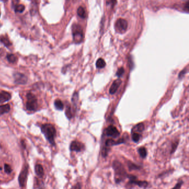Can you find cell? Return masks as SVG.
<instances>
[{
  "instance_id": "obj_36",
  "label": "cell",
  "mask_w": 189,
  "mask_h": 189,
  "mask_svg": "<svg viewBox=\"0 0 189 189\" xmlns=\"http://www.w3.org/2000/svg\"><path fill=\"white\" fill-rule=\"evenodd\" d=\"M21 144L22 146L24 148V149H26V143H25V141L24 140H21Z\"/></svg>"
},
{
  "instance_id": "obj_17",
  "label": "cell",
  "mask_w": 189,
  "mask_h": 189,
  "mask_svg": "<svg viewBox=\"0 0 189 189\" xmlns=\"http://www.w3.org/2000/svg\"><path fill=\"white\" fill-rule=\"evenodd\" d=\"M0 42L3 43L7 47H9L12 45V43H11V42L9 41L8 37L5 35L0 36Z\"/></svg>"
},
{
  "instance_id": "obj_8",
  "label": "cell",
  "mask_w": 189,
  "mask_h": 189,
  "mask_svg": "<svg viewBox=\"0 0 189 189\" xmlns=\"http://www.w3.org/2000/svg\"><path fill=\"white\" fill-rule=\"evenodd\" d=\"M105 134L106 136L113 137L114 138H117L120 136V133L118 130L113 125H109L106 128L105 130Z\"/></svg>"
},
{
  "instance_id": "obj_14",
  "label": "cell",
  "mask_w": 189,
  "mask_h": 189,
  "mask_svg": "<svg viewBox=\"0 0 189 189\" xmlns=\"http://www.w3.org/2000/svg\"><path fill=\"white\" fill-rule=\"evenodd\" d=\"M136 179H134L132 180H129V183L131 184H135V185H138L141 187H146L148 185V182L145 181H138Z\"/></svg>"
},
{
  "instance_id": "obj_33",
  "label": "cell",
  "mask_w": 189,
  "mask_h": 189,
  "mask_svg": "<svg viewBox=\"0 0 189 189\" xmlns=\"http://www.w3.org/2000/svg\"><path fill=\"white\" fill-rule=\"evenodd\" d=\"M129 66H130V69H133L134 67V63H133V60L132 59V58H129Z\"/></svg>"
},
{
  "instance_id": "obj_31",
  "label": "cell",
  "mask_w": 189,
  "mask_h": 189,
  "mask_svg": "<svg viewBox=\"0 0 189 189\" xmlns=\"http://www.w3.org/2000/svg\"><path fill=\"white\" fill-rule=\"evenodd\" d=\"M117 3V0H106V4L112 6V7H114Z\"/></svg>"
},
{
  "instance_id": "obj_9",
  "label": "cell",
  "mask_w": 189,
  "mask_h": 189,
  "mask_svg": "<svg viewBox=\"0 0 189 189\" xmlns=\"http://www.w3.org/2000/svg\"><path fill=\"white\" fill-rule=\"evenodd\" d=\"M69 149H70V150L72 151L80 152L85 149V146L83 143L76 141V140H74L71 143Z\"/></svg>"
},
{
  "instance_id": "obj_23",
  "label": "cell",
  "mask_w": 189,
  "mask_h": 189,
  "mask_svg": "<svg viewBox=\"0 0 189 189\" xmlns=\"http://www.w3.org/2000/svg\"><path fill=\"white\" fill-rule=\"evenodd\" d=\"M77 14L80 17L82 18H85L86 17V11L82 7H80L77 9Z\"/></svg>"
},
{
  "instance_id": "obj_22",
  "label": "cell",
  "mask_w": 189,
  "mask_h": 189,
  "mask_svg": "<svg viewBox=\"0 0 189 189\" xmlns=\"http://www.w3.org/2000/svg\"><path fill=\"white\" fill-rule=\"evenodd\" d=\"M7 59L9 63H15L17 61V58L13 54H9L7 56Z\"/></svg>"
},
{
  "instance_id": "obj_25",
  "label": "cell",
  "mask_w": 189,
  "mask_h": 189,
  "mask_svg": "<svg viewBox=\"0 0 189 189\" xmlns=\"http://www.w3.org/2000/svg\"><path fill=\"white\" fill-rule=\"evenodd\" d=\"M24 9H25V7L24 5H18L15 6V11L16 12L22 13L24 12Z\"/></svg>"
},
{
  "instance_id": "obj_3",
  "label": "cell",
  "mask_w": 189,
  "mask_h": 189,
  "mask_svg": "<svg viewBox=\"0 0 189 189\" xmlns=\"http://www.w3.org/2000/svg\"><path fill=\"white\" fill-rule=\"evenodd\" d=\"M26 109L30 112H35L39 108L38 100L35 95L29 92L27 94Z\"/></svg>"
},
{
  "instance_id": "obj_4",
  "label": "cell",
  "mask_w": 189,
  "mask_h": 189,
  "mask_svg": "<svg viewBox=\"0 0 189 189\" xmlns=\"http://www.w3.org/2000/svg\"><path fill=\"white\" fill-rule=\"evenodd\" d=\"M72 35L74 42L80 44L83 41L84 39L83 30L79 24H74L72 26Z\"/></svg>"
},
{
  "instance_id": "obj_28",
  "label": "cell",
  "mask_w": 189,
  "mask_h": 189,
  "mask_svg": "<svg viewBox=\"0 0 189 189\" xmlns=\"http://www.w3.org/2000/svg\"><path fill=\"white\" fill-rule=\"evenodd\" d=\"M128 168L130 170H139L140 166L136 165V164H134L133 163H128Z\"/></svg>"
},
{
  "instance_id": "obj_12",
  "label": "cell",
  "mask_w": 189,
  "mask_h": 189,
  "mask_svg": "<svg viewBox=\"0 0 189 189\" xmlns=\"http://www.w3.org/2000/svg\"><path fill=\"white\" fill-rule=\"evenodd\" d=\"M124 143H125V140L123 138L119 139L118 141H115L113 139H108L106 142V147L109 148L110 146H112L113 145H118V144Z\"/></svg>"
},
{
  "instance_id": "obj_38",
  "label": "cell",
  "mask_w": 189,
  "mask_h": 189,
  "mask_svg": "<svg viewBox=\"0 0 189 189\" xmlns=\"http://www.w3.org/2000/svg\"><path fill=\"white\" fill-rule=\"evenodd\" d=\"M1 1H2L3 2H7L8 0H1Z\"/></svg>"
},
{
  "instance_id": "obj_16",
  "label": "cell",
  "mask_w": 189,
  "mask_h": 189,
  "mask_svg": "<svg viewBox=\"0 0 189 189\" xmlns=\"http://www.w3.org/2000/svg\"><path fill=\"white\" fill-rule=\"evenodd\" d=\"M11 110V106L9 104L0 106V117L3 114L9 112Z\"/></svg>"
},
{
  "instance_id": "obj_35",
  "label": "cell",
  "mask_w": 189,
  "mask_h": 189,
  "mask_svg": "<svg viewBox=\"0 0 189 189\" xmlns=\"http://www.w3.org/2000/svg\"><path fill=\"white\" fill-rule=\"evenodd\" d=\"M182 184H183V182H180V183H177V184L175 185L174 187V189H179V188H180L181 187V185H182Z\"/></svg>"
},
{
  "instance_id": "obj_7",
  "label": "cell",
  "mask_w": 189,
  "mask_h": 189,
  "mask_svg": "<svg viewBox=\"0 0 189 189\" xmlns=\"http://www.w3.org/2000/svg\"><path fill=\"white\" fill-rule=\"evenodd\" d=\"M127 21L124 19L119 18L115 23V30L120 33L125 32L127 30Z\"/></svg>"
},
{
  "instance_id": "obj_10",
  "label": "cell",
  "mask_w": 189,
  "mask_h": 189,
  "mask_svg": "<svg viewBox=\"0 0 189 189\" xmlns=\"http://www.w3.org/2000/svg\"><path fill=\"white\" fill-rule=\"evenodd\" d=\"M12 95L10 93L4 91L0 92V104L10 101Z\"/></svg>"
},
{
  "instance_id": "obj_18",
  "label": "cell",
  "mask_w": 189,
  "mask_h": 189,
  "mask_svg": "<svg viewBox=\"0 0 189 189\" xmlns=\"http://www.w3.org/2000/svg\"><path fill=\"white\" fill-rule=\"evenodd\" d=\"M55 108L58 110H62L64 109V104L60 99H56L54 102Z\"/></svg>"
},
{
  "instance_id": "obj_6",
  "label": "cell",
  "mask_w": 189,
  "mask_h": 189,
  "mask_svg": "<svg viewBox=\"0 0 189 189\" xmlns=\"http://www.w3.org/2000/svg\"><path fill=\"white\" fill-rule=\"evenodd\" d=\"M13 76L15 84L18 85H24L27 84L28 82V78L25 74L23 73L15 72L13 74Z\"/></svg>"
},
{
  "instance_id": "obj_24",
  "label": "cell",
  "mask_w": 189,
  "mask_h": 189,
  "mask_svg": "<svg viewBox=\"0 0 189 189\" xmlns=\"http://www.w3.org/2000/svg\"><path fill=\"white\" fill-rule=\"evenodd\" d=\"M138 153L142 158H145L147 155V151L144 147H140L138 149Z\"/></svg>"
},
{
  "instance_id": "obj_13",
  "label": "cell",
  "mask_w": 189,
  "mask_h": 189,
  "mask_svg": "<svg viewBox=\"0 0 189 189\" xmlns=\"http://www.w3.org/2000/svg\"><path fill=\"white\" fill-rule=\"evenodd\" d=\"M35 174L37 175V176H38L39 177L42 178L44 176V169L41 164H37L35 165Z\"/></svg>"
},
{
  "instance_id": "obj_27",
  "label": "cell",
  "mask_w": 189,
  "mask_h": 189,
  "mask_svg": "<svg viewBox=\"0 0 189 189\" xmlns=\"http://www.w3.org/2000/svg\"><path fill=\"white\" fill-rule=\"evenodd\" d=\"M140 138V135L139 134V133H132V140H133V142L137 143V142H139Z\"/></svg>"
},
{
  "instance_id": "obj_11",
  "label": "cell",
  "mask_w": 189,
  "mask_h": 189,
  "mask_svg": "<svg viewBox=\"0 0 189 189\" xmlns=\"http://www.w3.org/2000/svg\"><path fill=\"white\" fill-rule=\"evenodd\" d=\"M121 80L120 79H117V80H115L113 83L112 85L110 87L109 89L110 94H115L116 92L117 91V90L118 89L119 86H120L121 84Z\"/></svg>"
},
{
  "instance_id": "obj_1",
  "label": "cell",
  "mask_w": 189,
  "mask_h": 189,
  "mask_svg": "<svg viewBox=\"0 0 189 189\" xmlns=\"http://www.w3.org/2000/svg\"><path fill=\"white\" fill-rule=\"evenodd\" d=\"M41 129L42 133L44 134L46 139L49 143L52 146H55V138L56 136L57 132L54 126L50 123H46L42 125Z\"/></svg>"
},
{
  "instance_id": "obj_32",
  "label": "cell",
  "mask_w": 189,
  "mask_h": 189,
  "mask_svg": "<svg viewBox=\"0 0 189 189\" xmlns=\"http://www.w3.org/2000/svg\"><path fill=\"white\" fill-rule=\"evenodd\" d=\"M177 145H178V142L177 143H175L174 144L172 145V152H171V154L172 153H173L174 152L175 150L176 149V148H177Z\"/></svg>"
},
{
  "instance_id": "obj_21",
  "label": "cell",
  "mask_w": 189,
  "mask_h": 189,
  "mask_svg": "<svg viewBox=\"0 0 189 189\" xmlns=\"http://www.w3.org/2000/svg\"><path fill=\"white\" fill-rule=\"evenodd\" d=\"M106 65V62L102 58H99L96 62V67L97 68L102 69V68H104Z\"/></svg>"
},
{
  "instance_id": "obj_20",
  "label": "cell",
  "mask_w": 189,
  "mask_h": 189,
  "mask_svg": "<svg viewBox=\"0 0 189 189\" xmlns=\"http://www.w3.org/2000/svg\"><path fill=\"white\" fill-rule=\"evenodd\" d=\"M78 98H79L78 93L77 92H75L74 94H73V96L72 98V103H73L75 109H76V108H77V103H78Z\"/></svg>"
},
{
  "instance_id": "obj_30",
  "label": "cell",
  "mask_w": 189,
  "mask_h": 189,
  "mask_svg": "<svg viewBox=\"0 0 189 189\" xmlns=\"http://www.w3.org/2000/svg\"><path fill=\"white\" fill-rule=\"evenodd\" d=\"M187 72V68H186L183 69V71H181L180 73L179 74V79H182L184 77V76L186 74Z\"/></svg>"
},
{
  "instance_id": "obj_37",
  "label": "cell",
  "mask_w": 189,
  "mask_h": 189,
  "mask_svg": "<svg viewBox=\"0 0 189 189\" xmlns=\"http://www.w3.org/2000/svg\"><path fill=\"white\" fill-rule=\"evenodd\" d=\"M72 188H76V189H80L81 188V186L80 185L79 183H77L76 185H75V186H73L72 187Z\"/></svg>"
},
{
  "instance_id": "obj_39",
  "label": "cell",
  "mask_w": 189,
  "mask_h": 189,
  "mask_svg": "<svg viewBox=\"0 0 189 189\" xmlns=\"http://www.w3.org/2000/svg\"><path fill=\"white\" fill-rule=\"evenodd\" d=\"M0 16H1V12H0Z\"/></svg>"
},
{
  "instance_id": "obj_2",
  "label": "cell",
  "mask_w": 189,
  "mask_h": 189,
  "mask_svg": "<svg viewBox=\"0 0 189 189\" xmlns=\"http://www.w3.org/2000/svg\"><path fill=\"white\" fill-rule=\"evenodd\" d=\"M113 167L115 172V180L117 183H120L127 177L128 174L120 162L114 161L113 163Z\"/></svg>"
},
{
  "instance_id": "obj_5",
  "label": "cell",
  "mask_w": 189,
  "mask_h": 189,
  "mask_svg": "<svg viewBox=\"0 0 189 189\" xmlns=\"http://www.w3.org/2000/svg\"><path fill=\"white\" fill-rule=\"evenodd\" d=\"M28 169H29L28 165H25L19 175L18 180L19 185L21 187H24L26 186L28 174Z\"/></svg>"
},
{
  "instance_id": "obj_29",
  "label": "cell",
  "mask_w": 189,
  "mask_h": 189,
  "mask_svg": "<svg viewBox=\"0 0 189 189\" xmlns=\"http://www.w3.org/2000/svg\"><path fill=\"white\" fill-rule=\"evenodd\" d=\"M124 72H125L124 68H123V67H121V68L118 69V70L117 72V73H116V76L118 77H121V76L123 75V74H124Z\"/></svg>"
},
{
  "instance_id": "obj_15",
  "label": "cell",
  "mask_w": 189,
  "mask_h": 189,
  "mask_svg": "<svg viewBox=\"0 0 189 189\" xmlns=\"http://www.w3.org/2000/svg\"><path fill=\"white\" fill-rule=\"evenodd\" d=\"M144 124L143 123H139L135 125L132 129V133H142L144 130Z\"/></svg>"
},
{
  "instance_id": "obj_19",
  "label": "cell",
  "mask_w": 189,
  "mask_h": 189,
  "mask_svg": "<svg viewBox=\"0 0 189 189\" xmlns=\"http://www.w3.org/2000/svg\"><path fill=\"white\" fill-rule=\"evenodd\" d=\"M65 114L67 118L68 119H71L72 118V117H73L72 110V108H71L70 104H68V105H67V106H66Z\"/></svg>"
},
{
  "instance_id": "obj_26",
  "label": "cell",
  "mask_w": 189,
  "mask_h": 189,
  "mask_svg": "<svg viewBox=\"0 0 189 189\" xmlns=\"http://www.w3.org/2000/svg\"><path fill=\"white\" fill-rule=\"evenodd\" d=\"M4 170L5 173H6L7 174H10L12 172V169L11 168V166L7 164H4Z\"/></svg>"
},
{
  "instance_id": "obj_34",
  "label": "cell",
  "mask_w": 189,
  "mask_h": 189,
  "mask_svg": "<svg viewBox=\"0 0 189 189\" xmlns=\"http://www.w3.org/2000/svg\"><path fill=\"white\" fill-rule=\"evenodd\" d=\"M189 2L187 1V2H186V4L185 5V7H184V9H184L185 11H186L187 13H188V12H189Z\"/></svg>"
}]
</instances>
